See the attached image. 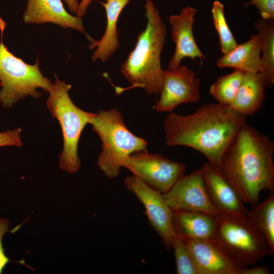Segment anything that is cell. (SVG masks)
I'll use <instances>...</instances> for the list:
<instances>
[{"label": "cell", "mask_w": 274, "mask_h": 274, "mask_svg": "<svg viewBox=\"0 0 274 274\" xmlns=\"http://www.w3.org/2000/svg\"><path fill=\"white\" fill-rule=\"evenodd\" d=\"M246 123V116L218 102L187 115L170 112L164 122L165 144L193 148L219 170L225 152Z\"/></svg>", "instance_id": "1"}, {"label": "cell", "mask_w": 274, "mask_h": 274, "mask_svg": "<svg viewBox=\"0 0 274 274\" xmlns=\"http://www.w3.org/2000/svg\"><path fill=\"white\" fill-rule=\"evenodd\" d=\"M274 143L246 123L225 152L219 170L241 200L254 207L262 192H273Z\"/></svg>", "instance_id": "2"}, {"label": "cell", "mask_w": 274, "mask_h": 274, "mask_svg": "<svg viewBox=\"0 0 274 274\" xmlns=\"http://www.w3.org/2000/svg\"><path fill=\"white\" fill-rule=\"evenodd\" d=\"M145 9L146 27L138 35L135 47L120 71L130 88H143L148 94H159L164 77L160 56L167 30L152 1L147 0Z\"/></svg>", "instance_id": "3"}, {"label": "cell", "mask_w": 274, "mask_h": 274, "mask_svg": "<svg viewBox=\"0 0 274 274\" xmlns=\"http://www.w3.org/2000/svg\"><path fill=\"white\" fill-rule=\"evenodd\" d=\"M214 238L239 267L252 266L273 255L266 239L248 215L219 213Z\"/></svg>", "instance_id": "4"}, {"label": "cell", "mask_w": 274, "mask_h": 274, "mask_svg": "<svg viewBox=\"0 0 274 274\" xmlns=\"http://www.w3.org/2000/svg\"><path fill=\"white\" fill-rule=\"evenodd\" d=\"M89 124L102 143L97 164L109 179L118 177L130 155L147 150V142L128 129L122 114L115 108L95 113Z\"/></svg>", "instance_id": "5"}, {"label": "cell", "mask_w": 274, "mask_h": 274, "mask_svg": "<svg viewBox=\"0 0 274 274\" xmlns=\"http://www.w3.org/2000/svg\"><path fill=\"white\" fill-rule=\"evenodd\" d=\"M72 86L61 81L55 75V83L49 92L46 106L52 115L59 122L62 133L63 149L59 155V166L69 173L80 169L81 160L78 146L82 132L95 113L86 112L78 108L69 96Z\"/></svg>", "instance_id": "6"}, {"label": "cell", "mask_w": 274, "mask_h": 274, "mask_svg": "<svg viewBox=\"0 0 274 274\" xmlns=\"http://www.w3.org/2000/svg\"><path fill=\"white\" fill-rule=\"evenodd\" d=\"M0 103L5 108H10L28 96L38 99L41 88L48 93L53 83L44 76L39 68V60L34 64H27L11 53L0 42Z\"/></svg>", "instance_id": "7"}, {"label": "cell", "mask_w": 274, "mask_h": 274, "mask_svg": "<svg viewBox=\"0 0 274 274\" xmlns=\"http://www.w3.org/2000/svg\"><path fill=\"white\" fill-rule=\"evenodd\" d=\"M123 167L152 189L164 193L184 175L185 164L147 150L134 152L125 160Z\"/></svg>", "instance_id": "8"}, {"label": "cell", "mask_w": 274, "mask_h": 274, "mask_svg": "<svg viewBox=\"0 0 274 274\" xmlns=\"http://www.w3.org/2000/svg\"><path fill=\"white\" fill-rule=\"evenodd\" d=\"M124 184L144 206L150 225L160 236L166 248H171L176 236L172 225L173 212L162 193L133 175L124 178Z\"/></svg>", "instance_id": "9"}, {"label": "cell", "mask_w": 274, "mask_h": 274, "mask_svg": "<svg viewBox=\"0 0 274 274\" xmlns=\"http://www.w3.org/2000/svg\"><path fill=\"white\" fill-rule=\"evenodd\" d=\"M160 97L155 109L170 113L181 104H195L199 101L200 80L196 73L185 65L164 70Z\"/></svg>", "instance_id": "10"}, {"label": "cell", "mask_w": 274, "mask_h": 274, "mask_svg": "<svg viewBox=\"0 0 274 274\" xmlns=\"http://www.w3.org/2000/svg\"><path fill=\"white\" fill-rule=\"evenodd\" d=\"M162 195L172 211H195L213 216L219 213L208 196L200 168L184 175Z\"/></svg>", "instance_id": "11"}, {"label": "cell", "mask_w": 274, "mask_h": 274, "mask_svg": "<svg viewBox=\"0 0 274 274\" xmlns=\"http://www.w3.org/2000/svg\"><path fill=\"white\" fill-rule=\"evenodd\" d=\"M197 9L190 6L183 8L180 13L169 17L172 26V37L176 44L175 52L168 65L169 70L175 68L181 64L182 60L189 57L193 60L199 58L201 64L206 57L195 41L193 33L194 17Z\"/></svg>", "instance_id": "12"}, {"label": "cell", "mask_w": 274, "mask_h": 274, "mask_svg": "<svg viewBox=\"0 0 274 274\" xmlns=\"http://www.w3.org/2000/svg\"><path fill=\"white\" fill-rule=\"evenodd\" d=\"M200 169L208 196L219 213L249 214L244 202L218 169L208 162Z\"/></svg>", "instance_id": "13"}, {"label": "cell", "mask_w": 274, "mask_h": 274, "mask_svg": "<svg viewBox=\"0 0 274 274\" xmlns=\"http://www.w3.org/2000/svg\"><path fill=\"white\" fill-rule=\"evenodd\" d=\"M185 241L200 274H236L239 267L214 238Z\"/></svg>", "instance_id": "14"}, {"label": "cell", "mask_w": 274, "mask_h": 274, "mask_svg": "<svg viewBox=\"0 0 274 274\" xmlns=\"http://www.w3.org/2000/svg\"><path fill=\"white\" fill-rule=\"evenodd\" d=\"M22 18L25 23H52L64 28L85 32L81 18L69 14L61 0H27Z\"/></svg>", "instance_id": "15"}, {"label": "cell", "mask_w": 274, "mask_h": 274, "mask_svg": "<svg viewBox=\"0 0 274 274\" xmlns=\"http://www.w3.org/2000/svg\"><path fill=\"white\" fill-rule=\"evenodd\" d=\"M129 1L106 0L105 3H101L106 13L107 25L105 33L100 40L90 39L89 49L96 48L91 57L93 62L97 60L105 62L118 48L120 44L117 22L121 12Z\"/></svg>", "instance_id": "16"}, {"label": "cell", "mask_w": 274, "mask_h": 274, "mask_svg": "<svg viewBox=\"0 0 274 274\" xmlns=\"http://www.w3.org/2000/svg\"><path fill=\"white\" fill-rule=\"evenodd\" d=\"M172 212V225L176 236L184 240L213 238L215 216L195 211Z\"/></svg>", "instance_id": "17"}, {"label": "cell", "mask_w": 274, "mask_h": 274, "mask_svg": "<svg viewBox=\"0 0 274 274\" xmlns=\"http://www.w3.org/2000/svg\"><path fill=\"white\" fill-rule=\"evenodd\" d=\"M266 87L265 81L260 73L245 72L230 106L246 117L254 115L263 104Z\"/></svg>", "instance_id": "18"}, {"label": "cell", "mask_w": 274, "mask_h": 274, "mask_svg": "<svg viewBox=\"0 0 274 274\" xmlns=\"http://www.w3.org/2000/svg\"><path fill=\"white\" fill-rule=\"evenodd\" d=\"M261 43L258 33L247 42L238 44L220 57L217 65L221 68L231 67L246 72L260 73Z\"/></svg>", "instance_id": "19"}, {"label": "cell", "mask_w": 274, "mask_h": 274, "mask_svg": "<svg viewBox=\"0 0 274 274\" xmlns=\"http://www.w3.org/2000/svg\"><path fill=\"white\" fill-rule=\"evenodd\" d=\"M261 43V72L266 87L274 84V22L262 18L254 22Z\"/></svg>", "instance_id": "20"}, {"label": "cell", "mask_w": 274, "mask_h": 274, "mask_svg": "<svg viewBox=\"0 0 274 274\" xmlns=\"http://www.w3.org/2000/svg\"><path fill=\"white\" fill-rule=\"evenodd\" d=\"M249 211L248 216L263 234L274 253V194Z\"/></svg>", "instance_id": "21"}, {"label": "cell", "mask_w": 274, "mask_h": 274, "mask_svg": "<svg viewBox=\"0 0 274 274\" xmlns=\"http://www.w3.org/2000/svg\"><path fill=\"white\" fill-rule=\"evenodd\" d=\"M246 72L234 69L227 75L219 77L210 88V94L218 102L230 106L242 82Z\"/></svg>", "instance_id": "22"}, {"label": "cell", "mask_w": 274, "mask_h": 274, "mask_svg": "<svg viewBox=\"0 0 274 274\" xmlns=\"http://www.w3.org/2000/svg\"><path fill=\"white\" fill-rule=\"evenodd\" d=\"M213 24L218 32L221 50L225 54L233 49L237 43L226 20L224 6L215 1L211 9Z\"/></svg>", "instance_id": "23"}, {"label": "cell", "mask_w": 274, "mask_h": 274, "mask_svg": "<svg viewBox=\"0 0 274 274\" xmlns=\"http://www.w3.org/2000/svg\"><path fill=\"white\" fill-rule=\"evenodd\" d=\"M172 248L174 250L178 274H200L185 240L175 236L172 241Z\"/></svg>", "instance_id": "24"}, {"label": "cell", "mask_w": 274, "mask_h": 274, "mask_svg": "<svg viewBox=\"0 0 274 274\" xmlns=\"http://www.w3.org/2000/svg\"><path fill=\"white\" fill-rule=\"evenodd\" d=\"M253 5L258 10L262 19L271 21L274 19V0H249L245 6Z\"/></svg>", "instance_id": "25"}, {"label": "cell", "mask_w": 274, "mask_h": 274, "mask_svg": "<svg viewBox=\"0 0 274 274\" xmlns=\"http://www.w3.org/2000/svg\"><path fill=\"white\" fill-rule=\"evenodd\" d=\"M21 133V129L20 128L0 132V147L3 146L20 147L22 146Z\"/></svg>", "instance_id": "26"}, {"label": "cell", "mask_w": 274, "mask_h": 274, "mask_svg": "<svg viewBox=\"0 0 274 274\" xmlns=\"http://www.w3.org/2000/svg\"><path fill=\"white\" fill-rule=\"evenodd\" d=\"M9 225L10 221L8 219L0 218V274L10 261V259L5 253L2 242L4 234L9 231L8 230Z\"/></svg>", "instance_id": "27"}, {"label": "cell", "mask_w": 274, "mask_h": 274, "mask_svg": "<svg viewBox=\"0 0 274 274\" xmlns=\"http://www.w3.org/2000/svg\"><path fill=\"white\" fill-rule=\"evenodd\" d=\"M270 271L265 266H255L251 267H239L236 274H270Z\"/></svg>", "instance_id": "28"}, {"label": "cell", "mask_w": 274, "mask_h": 274, "mask_svg": "<svg viewBox=\"0 0 274 274\" xmlns=\"http://www.w3.org/2000/svg\"><path fill=\"white\" fill-rule=\"evenodd\" d=\"M93 0H81L79 3V10L77 16L82 17L86 14L87 8Z\"/></svg>", "instance_id": "29"}, {"label": "cell", "mask_w": 274, "mask_h": 274, "mask_svg": "<svg viewBox=\"0 0 274 274\" xmlns=\"http://www.w3.org/2000/svg\"><path fill=\"white\" fill-rule=\"evenodd\" d=\"M63 1L66 3L70 10L72 12L74 13H76V14L77 13L79 10V3H78L77 0H63Z\"/></svg>", "instance_id": "30"}, {"label": "cell", "mask_w": 274, "mask_h": 274, "mask_svg": "<svg viewBox=\"0 0 274 274\" xmlns=\"http://www.w3.org/2000/svg\"><path fill=\"white\" fill-rule=\"evenodd\" d=\"M0 87H1V82H0Z\"/></svg>", "instance_id": "31"}]
</instances>
